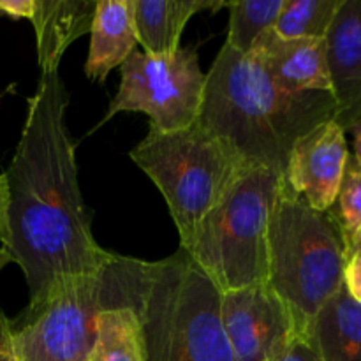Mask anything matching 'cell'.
<instances>
[{"label":"cell","instance_id":"6da1fadb","mask_svg":"<svg viewBox=\"0 0 361 361\" xmlns=\"http://www.w3.org/2000/svg\"><path fill=\"white\" fill-rule=\"evenodd\" d=\"M69 99L59 69L41 73L27 120L4 173L7 210L0 243L20 264L35 307L74 279L99 274L115 257L92 235L66 123Z\"/></svg>","mask_w":361,"mask_h":361},{"label":"cell","instance_id":"7a4b0ae2","mask_svg":"<svg viewBox=\"0 0 361 361\" xmlns=\"http://www.w3.org/2000/svg\"><path fill=\"white\" fill-rule=\"evenodd\" d=\"M331 118V94L286 90L256 56L224 42L207 74L197 123L231 145L250 166L284 176L296 141Z\"/></svg>","mask_w":361,"mask_h":361},{"label":"cell","instance_id":"3957f363","mask_svg":"<svg viewBox=\"0 0 361 361\" xmlns=\"http://www.w3.org/2000/svg\"><path fill=\"white\" fill-rule=\"evenodd\" d=\"M130 309L140 317L147 361H235L221 291L182 249L141 263Z\"/></svg>","mask_w":361,"mask_h":361},{"label":"cell","instance_id":"277c9868","mask_svg":"<svg viewBox=\"0 0 361 361\" xmlns=\"http://www.w3.org/2000/svg\"><path fill=\"white\" fill-rule=\"evenodd\" d=\"M345 247L330 212H317L282 178L268 229L267 284L309 335L321 307L344 286Z\"/></svg>","mask_w":361,"mask_h":361},{"label":"cell","instance_id":"5b68a950","mask_svg":"<svg viewBox=\"0 0 361 361\" xmlns=\"http://www.w3.org/2000/svg\"><path fill=\"white\" fill-rule=\"evenodd\" d=\"M130 159L164 196L180 247L250 168L231 145L197 122L173 133L150 129Z\"/></svg>","mask_w":361,"mask_h":361},{"label":"cell","instance_id":"8992f818","mask_svg":"<svg viewBox=\"0 0 361 361\" xmlns=\"http://www.w3.org/2000/svg\"><path fill=\"white\" fill-rule=\"evenodd\" d=\"M281 185V175L250 166L180 247L221 293L267 284L268 229Z\"/></svg>","mask_w":361,"mask_h":361},{"label":"cell","instance_id":"52a82bcc","mask_svg":"<svg viewBox=\"0 0 361 361\" xmlns=\"http://www.w3.org/2000/svg\"><path fill=\"white\" fill-rule=\"evenodd\" d=\"M141 263L115 254L99 274L74 279L39 305L27 307L11 321L18 361H87L99 314L133 305Z\"/></svg>","mask_w":361,"mask_h":361},{"label":"cell","instance_id":"ba28073f","mask_svg":"<svg viewBox=\"0 0 361 361\" xmlns=\"http://www.w3.org/2000/svg\"><path fill=\"white\" fill-rule=\"evenodd\" d=\"M207 74L197 53L180 48L171 55H148L134 49L120 66V87L106 118L136 111L150 116V129L161 133L194 126L203 104Z\"/></svg>","mask_w":361,"mask_h":361},{"label":"cell","instance_id":"9c48e42d","mask_svg":"<svg viewBox=\"0 0 361 361\" xmlns=\"http://www.w3.org/2000/svg\"><path fill=\"white\" fill-rule=\"evenodd\" d=\"M221 317L235 361H277L298 335L291 312L268 284L221 293Z\"/></svg>","mask_w":361,"mask_h":361},{"label":"cell","instance_id":"30bf717a","mask_svg":"<svg viewBox=\"0 0 361 361\" xmlns=\"http://www.w3.org/2000/svg\"><path fill=\"white\" fill-rule=\"evenodd\" d=\"M348 155L345 130L331 118L296 141L282 178L310 208L328 212L337 200Z\"/></svg>","mask_w":361,"mask_h":361},{"label":"cell","instance_id":"8fae6325","mask_svg":"<svg viewBox=\"0 0 361 361\" xmlns=\"http://www.w3.org/2000/svg\"><path fill=\"white\" fill-rule=\"evenodd\" d=\"M324 42L334 120L348 133L361 118V0H342Z\"/></svg>","mask_w":361,"mask_h":361},{"label":"cell","instance_id":"7c38bea8","mask_svg":"<svg viewBox=\"0 0 361 361\" xmlns=\"http://www.w3.org/2000/svg\"><path fill=\"white\" fill-rule=\"evenodd\" d=\"M249 53L286 90L331 94L324 39H284L271 28Z\"/></svg>","mask_w":361,"mask_h":361},{"label":"cell","instance_id":"4fadbf2b","mask_svg":"<svg viewBox=\"0 0 361 361\" xmlns=\"http://www.w3.org/2000/svg\"><path fill=\"white\" fill-rule=\"evenodd\" d=\"M136 44L134 0H97L85 74L102 83L115 67L129 59Z\"/></svg>","mask_w":361,"mask_h":361},{"label":"cell","instance_id":"5bb4252c","mask_svg":"<svg viewBox=\"0 0 361 361\" xmlns=\"http://www.w3.org/2000/svg\"><path fill=\"white\" fill-rule=\"evenodd\" d=\"M95 0H34V25L37 62L41 73L59 69L66 49L80 35L90 32Z\"/></svg>","mask_w":361,"mask_h":361},{"label":"cell","instance_id":"9a60e30c","mask_svg":"<svg viewBox=\"0 0 361 361\" xmlns=\"http://www.w3.org/2000/svg\"><path fill=\"white\" fill-rule=\"evenodd\" d=\"M228 6L217 0H134L137 42L148 55H171L180 49L183 28L194 14Z\"/></svg>","mask_w":361,"mask_h":361},{"label":"cell","instance_id":"2e32d148","mask_svg":"<svg viewBox=\"0 0 361 361\" xmlns=\"http://www.w3.org/2000/svg\"><path fill=\"white\" fill-rule=\"evenodd\" d=\"M309 337L323 361H361V305L344 286L321 307Z\"/></svg>","mask_w":361,"mask_h":361},{"label":"cell","instance_id":"e0dca14e","mask_svg":"<svg viewBox=\"0 0 361 361\" xmlns=\"http://www.w3.org/2000/svg\"><path fill=\"white\" fill-rule=\"evenodd\" d=\"M87 361H147L143 330L133 309L120 307L99 314Z\"/></svg>","mask_w":361,"mask_h":361},{"label":"cell","instance_id":"ac0fdd59","mask_svg":"<svg viewBox=\"0 0 361 361\" xmlns=\"http://www.w3.org/2000/svg\"><path fill=\"white\" fill-rule=\"evenodd\" d=\"M284 4L286 0L229 2V32L226 44L247 55L257 39L275 27Z\"/></svg>","mask_w":361,"mask_h":361},{"label":"cell","instance_id":"d6986e66","mask_svg":"<svg viewBox=\"0 0 361 361\" xmlns=\"http://www.w3.org/2000/svg\"><path fill=\"white\" fill-rule=\"evenodd\" d=\"M342 0H286L274 30L284 39H324Z\"/></svg>","mask_w":361,"mask_h":361},{"label":"cell","instance_id":"ffe728a7","mask_svg":"<svg viewBox=\"0 0 361 361\" xmlns=\"http://www.w3.org/2000/svg\"><path fill=\"white\" fill-rule=\"evenodd\" d=\"M328 212L341 229L348 259L361 235V159L355 154L348 155L337 200Z\"/></svg>","mask_w":361,"mask_h":361},{"label":"cell","instance_id":"44dd1931","mask_svg":"<svg viewBox=\"0 0 361 361\" xmlns=\"http://www.w3.org/2000/svg\"><path fill=\"white\" fill-rule=\"evenodd\" d=\"M277 361H323L309 335H296Z\"/></svg>","mask_w":361,"mask_h":361},{"label":"cell","instance_id":"7402d4cb","mask_svg":"<svg viewBox=\"0 0 361 361\" xmlns=\"http://www.w3.org/2000/svg\"><path fill=\"white\" fill-rule=\"evenodd\" d=\"M344 288L348 289L349 296L361 305V250H355L345 259Z\"/></svg>","mask_w":361,"mask_h":361},{"label":"cell","instance_id":"603a6c76","mask_svg":"<svg viewBox=\"0 0 361 361\" xmlns=\"http://www.w3.org/2000/svg\"><path fill=\"white\" fill-rule=\"evenodd\" d=\"M0 361H18L13 348V328L2 309H0Z\"/></svg>","mask_w":361,"mask_h":361},{"label":"cell","instance_id":"cb8c5ba5","mask_svg":"<svg viewBox=\"0 0 361 361\" xmlns=\"http://www.w3.org/2000/svg\"><path fill=\"white\" fill-rule=\"evenodd\" d=\"M34 13V0H0V14L13 20H30Z\"/></svg>","mask_w":361,"mask_h":361},{"label":"cell","instance_id":"d4e9b609","mask_svg":"<svg viewBox=\"0 0 361 361\" xmlns=\"http://www.w3.org/2000/svg\"><path fill=\"white\" fill-rule=\"evenodd\" d=\"M6 210H7V185L6 176L4 173L0 175V233L4 229V222H6Z\"/></svg>","mask_w":361,"mask_h":361},{"label":"cell","instance_id":"484cf974","mask_svg":"<svg viewBox=\"0 0 361 361\" xmlns=\"http://www.w3.org/2000/svg\"><path fill=\"white\" fill-rule=\"evenodd\" d=\"M349 133L353 134V143H355V155L358 159H361V118L358 122L353 123V127L349 129Z\"/></svg>","mask_w":361,"mask_h":361},{"label":"cell","instance_id":"4316f807","mask_svg":"<svg viewBox=\"0 0 361 361\" xmlns=\"http://www.w3.org/2000/svg\"><path fill=\"white\" fill-rule=\"evenodd\" d=\"M9 263H14L13 256H11L9 250H7L6 247H0V271H2Z\"/></svg>","mask_w":361,"mask_h":361},{"label":"cell","instance_id":"83f0119b","mask_svg":"<svg viewBox=\"0 0 361 361\" xmlns=\"http://www.w3.org/2000/svg\"><path fill=\"white\" fill-rule=\"evenodd\" d=\"M355 250H361V235H360V240H358V243H356V249Z\"/></svg>","mask_w":361,"mask_h":361}]
</instances>
